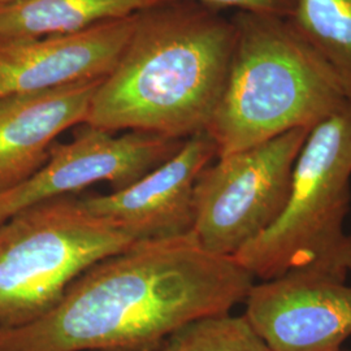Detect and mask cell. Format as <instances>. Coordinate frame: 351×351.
I'll return each mask as SVG.
<instances>
[{"label":"cell","mask_w":351,"mask_h":351,"mask_svg":"<svg viewBox=\"0 0 351 351\" xmlns=\"http://www.w3.org/2000/svg\"><path fill=\"white\" fill-rule=\"evenodd\" d=\"M81 124L66 143H55L45 165L25 182L0 195V224L39 202L72 195L97 182L125 189L172 158L185 139L128 130L116 134Z\"/></svg>","instance_id":"cell-7"},{"label":"cell","mask_w":351,"mask_h":351,"mask_svg":"<svg viewBox=\"0 0 351 351\" xmlns=\"http://www.w3.org/2000/svg\"><path fill=\"white\" fill-rule=\"evenodd\" d=\"M245 319L271 351H341L351 336V287L314 272L252 285Z\"/></svg>","instance_id":"cell-8"},{"label":"cell","mask_w":351,"mask_h":351,"mask_svg":"<svg viewBox=\"0 0 351 351\" xmlns=\"http://www.w3.org/2000/svg\"><path fill=\"white\" fill-rule=\"evenodd\" d=\"M168 0H17L0 5V38L68 36Z\"/></svg>","instance_id":"cell-12"},{"label":"cell","mask_w":351,"mask_h":351,"mask_svg":"<svg viewBox=\"0 0 351 351\" xmlns=\"http://www.w3.org/2000/svg\"><path fill=\"white\" fill-rule=\"evenodd\" d=\"M103 78L0 99V195L25 182L45 165L62 133L85 124Z\"/></svg>","instance_id":"cell-11"},{"label":"cell","mask_w":351,"mask_h":351,"mask_svg":"<svg viewBox=\"0 0 351 351\" xmlns=\"http://www.w3.org/2000/svg\"><path fill=\"white\" fill-rule=\"evenodd\" d=\"M213 158H217L216 143L202 132L185 139L172 158L128 188L80 201L86 211L139 241L184 236L193 232L197 178Z\"/></svg>","instance_id":"cell-9"},{"label":"cell","mask_w":351,"mask_h":351,"mask_svg":"<svg viewBox=\"0 0 351 351\" xmlns=\"http://www.w3.org/2000/svg\"><path fill=\"white\" fill-rule=\"evenodd\" d=\"M136 14L68 36L0 38V99L106 77L125 49Z\"/></svg>","instance_id":"cell-10"},{"label":"cell","mask_w":351,"mask_h":351,"mask_svg":"<svg viewBox=\"0 0 351 351\" xmlns=\"http://www.w3.org/2000/svg\"><path fill=\"white\" fill-rule=\"evenodd\" d=\"M310 130L293 129L217 158L202 171L194 188L193 234L204 250L233 258L276 220Z\"/></svg>","instance_id":"cell-6"},{"label":"cell","mask_w":351,"mask_h":351,"mask_svg":"<svg viewBox=\"0 0 351 351\" xmlns=\"http://www.w3.org/2000/svg\"><path fill=\"white\" fill-rule=\"evenodd\" d=\"M137 242L73 195L14 213L0 224V330L49 314L77 277Z\"/></svg>","instance_id":"cell-5"},{"label":"cell","mask_w":351,"mask_h":351,"mask_svg":"<svg viewBox=\"0 0 351 351\" xmlns=\"http://www.w3.org/2000/svg\"><path fill=\"white\" fill-rule=\"evenodd\" d=\"M151 351H271L245 316L226 314L181 328Z\"/></svg>","instance_id":"cell-14"},{"label":"cell","mask_w":351,"mask_h":351,"mask_svg":"<svg viewBox=\"0 0 351 351\" xmlns=\"http://www.w3.org/2000/svg\"><path fill=\"white\" fill-rule=\"evenodd\" d=\"M252 285L193 232L139 241L77 277L49 314L0 330V351L154 350L184 326L229 314Z\"/></svg>","instance_id":"cell-1"},{"label":"cell","mask_w":351,"mask_h":351,"mask_svg":"<svg viewBox=\"0 0 351 351\" xmlns=\"http://www.w3.org/2000/svg\"><path fill=\"white\" fill-rule=\"evenodd\" d=\"M13 1H17V0H0V5L8 4V3H13Z\"/></svg>","instance_id":"cell-16"},{"label":"cell","mask_w":351,"mask_h":351,"mask_svg":"<svg viewBox=\"0 0 351 351\" xmlns=\"http://www.w3.org/2000/svg\"><path fill=\"white\" fill-rule=\"evenodd\" d=\"M351 106L315 125L294 163L288 201L276 220L233 256L254 278L314 272L345 281L351 236Z\"/></svg>","instance_id":"cell-4"},{"label":"cell","mask_w":351,"mask_h":351,"mask_svg":"<svg viewBox=\"0 0 351 351\" xmlns=\"http://www.w3.org/2000/svg\"><path fill=\"white\" fill-rule=\"evenodd\" d=\"M289 21L335 69L351 103V0H297Z\"/></svg>","instance_id":"cell-13"},{"label":"cell","mask_w":351,"mask_h":351,"mask_svg":"<svg viewBox=\"0 0 351 351\" xmlns=\"http://www.w3.org/2000/svg\"><path fill=\"white\" fill-rule=\"evenodd\" d=\"M226 88L207 133L217 158L297 128L313 129L350 107L342 81L289 19L237 12Z\"/></svg>","instance_id":"cell-3"},{"label":"cell","mask_w":351,"mask_h":351,"mask_svg":"<svg viewBox=\"0 0 351 351\" xmlns=\"http://www.w3.org/2000/svg\"><path fill=\"white\" fill-rule=\"evenodd\" d=\"M211 10L233 8L237 12L259 13L289 19L295 10L297 0H193Z\"/></svg>","instance_id":"cell-15"},{"label":"cell","mask_w":351,"mask_h":351,"mask_svg":"<svg viewBox=\"0 0 351 351\" xmlns=\"http://www.w3.org/2000/svg\"><path fill=\"white\" fill-rule=\"evenodd\" d=\"M236 27L193 0L136 14L125 49L101 80L85 124L175 139L207 132L221 101Z\"/></svg>","instance_id":"cell-2"},{"label":"cell","mask_w":351,"mask_h":351,"mask_svg":"<svg viewBox=\"0 0 351 351\" xmlns=\"http://www.w3.org/2000/svg\"><path fill=\"white\" fill-rule=\"evenodd\" d=\"M341 351H349V350H341Z\"/></svg>","instance_id":"cell-17"}]
</instances>
